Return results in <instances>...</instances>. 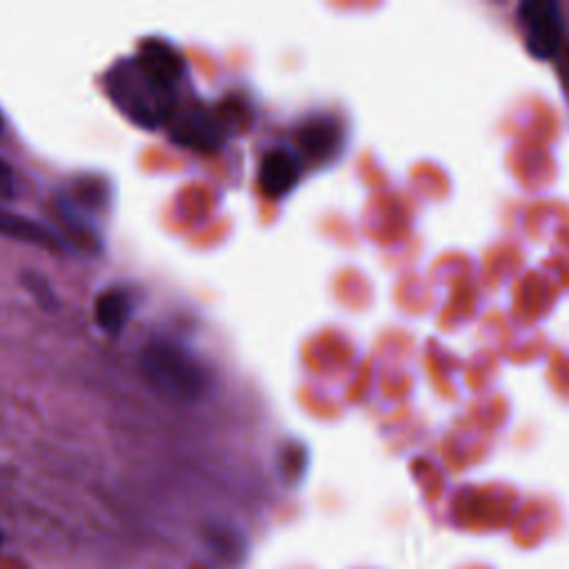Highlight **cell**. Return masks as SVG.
I'll return each instance as SVG.
<instances>
[{"label":"cell","instance_id":"4","mask_svg":"<svg viewBox=\"0 0 569 569\" xmlns=\"http://www.w3.org/2000/svg\"><path fill=\"white\" fill-rule=\"evenodd\" d=\"M227 131V122L222 113L202 107L189 104L171 113L169 133L173 142L193 149V151H213L222 144Z\"/></svg>","mask_w":569,"mask_h":569},{"label":"cell","instance_id":"2","mask_svg":"<svg viewBox=\"0 0 569 569\" xmlns=\"http://www.w3.org/2000/svg\"><path fill=\"white\" fill-rule=\"evenodd\" d=\"M113 104L140 127H158L173 113V89L149 76L136 58L120 60L107 73Z\"/></svg>","mask_w":569,"mask_h":569},{"label":"cell","instance_id":"3","mask_svg":"<svg viewBox=\"0 0 569 569\" xmlns=\"http://www.w3.org/2000/svg\"><path fill=\"white\" fill-rule=\"evenodd\" d=\"M518 22L525 47L536 60H551L558 56L565 36V20L553 0H525L518 7Z\"/></svg>","mask_w":569,"mask_h":569},{"label":"cell","instance_id":"11","mask_svg":"<svg viewBox=\"0 0 569 569\" xmlns=\"http://www.w3.org/2000/svg\"><path fill=\"white\" fill-rule=\"evenodd\" d=\"M2 129H4V118H2V113H0V133H2Z\"/></svg>","mask_w":569,"mask_h":569},{"label":"cell","instance_id":"7","mask_svg":"<svg viewBox=\"0 0 569 569\" xmlns=\"http://www.w3.org/2000/svg\"><path fill=\"white\" fill-rule=\"evenodd\" d=\"M300 149L313 160H327L340 144V127L329 116H316L298 129Z\"/></svg>","mask_w":569,"mask_h":569},{"label":"cell","instance_id":"10","mask_svg":"<svg viewBox=\"0 0 569 569\" xmlns=\"http://www.w3.org/2000/svg\"><path fill=\"white\" fill-rule=\"evenodd\" d=\"M16 196V178H13V169L0 158V198L9 200Z\"/></svg>","mask_w":569,"mask_h":569},{"label":"cell","instance_id":"6","mask_svg":"<svg viewBox=\"0 0 569 569\" xmlns=\"http://www.w3.org/2000/svg\"><path fill=\"white\" fill-rule=\"evenodd\" d=\"M138 64L153 76L156 80H160L162 84L171 87L182 78L184 73V60L182 56L164 40L160 38H147L140 42L138 53H136Z\"/></svg>","mask_w":569,"mask_h":569},{"label":"cell","instance_id":"8","mask_svg":"<svg viewBox=\"0 0 569 569\" xmlns=\"http://www.w3.org/2000/svg\"><path fill=\"white\" fill-rule=\"evenodd\" d=\"M131 309H133L131 293L122 287H111L102 291L96 300V322L104 333L118 336L129 322Z\"/></svg>","mask_w":569,"mask_h":569},{"label":"cell","instance_id":"5","mask_svg":"<svg viewBox=\"0 0 569 569\" xmlns=\"http://www.w3.org/2000/svg\"><path fill=\"white\" fill-rule=\"evenodd\" d=\"M300 171V160L289 149H271L260 160L258 187L267 198H282L298 184Z\"/></svg>","mask_w":569,"mask_h":569},{"label":"cell","instance_id":"1","mask_svg":"<svg viewBox=\"0 0 569 569\" xmlns=\"http://www.w3.org/2000/svg\"><path fill=\"white\" fill-rule=\"evenodd\" d=\"M140 369L144 378L173 400L193 402L209 389L204 365L180 342L171 338H153L140 351Z\"/></svg>","mask_w":569,"mask_h":569},{"label":"cell","instance_id":"9","mask_svg":"<svg viewBox=\"0 0 569 569\" xmlns=\"http://www.w3.org/2000/svg\"><path fill=\"white\" fill-rule=\"evenodd\" d=\"M0 236H7V238L18 240V242L38 244V247H44V249H58L60 247V240L56 238V233L51 229H47L38 220L24 218V216L13 213V211L2 209V207H0Z\"/></svg>","mask_w":569,"mask_h":569}]
</instances>
